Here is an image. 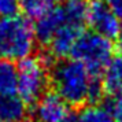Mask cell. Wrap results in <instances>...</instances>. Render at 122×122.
Masks as SVG:
<instances>
[{
	"label": "cell",
	"mask_w": 122,
	"mask_h": 122,
	"mask_svg": "<svg viewBox=\"0 0 122 122\" xmlns=\"http://www.w3.org/2000/svg\"><path fill=\"white\" fill-rule=\"evenodd\" d=\"M91 77L88 67L73 58L52 65L50 81L55 92L69 106L81 107L86 103Z\"/></svg>",
	"instance_id": "obj_1"
},
{
	"label": "cell",
	"mask_w": 122,
	"mask_h": 122,
	"mask_svg": "<svg viewBox=\"0 0 122 122\" xmlns=\"http://www.w3.org/2000/svg\"><path fill=\"white\" fill-rule=\"evenodd\" d=\"M33 22L26 15L0 17V59L19 62L34 50Z\"/></svg>",
	"instance_id": "obj_2"
},
{
	"label": "cell",
	"mask_w": 122,
	"mask_h": 122,
	"mask_svg": "<svg viewBox=\"0 0 122 122\" xmlns=\"http://www.w3.org/2000/svg\"><path fill=\"white\" fill-rule=\"evenodd\" d=\"M70 55L82 62L92 76H102L114 55V45L110 39L93 30L82 32L78 36Z\"/></svg>",
	"instance_id": "obj_3"
},
{
	"label": "cell",
	"mask_w": 122,
	"mask_h": 122,
	"mask_svg": "<svg viewBox=\"0 0 122 122\" xmlns=\"http://www.w3.org/2000/svg\"><path fill=\"white\" fill-rule=\"evenodd\" d=\"M17 70L18 96L28 107H34L50 84V77L47 73L48 67L40 61V58L28 56L19 61Z\"/></svg>",
	"instance_id": "obj_4"
},
{
	"label": "cell",
	"mask_w": 122,
	"mask_h": 122,
	"mask_svg": "<svg viewBox=\"0 0 122 122\" xmlns=\"http://www.w3.org/2000/svg\"><path fill=\"white\" fill-rule=\"evenodd\" d=\"M86 21L93 32L110 40H115L121 30V21L104 0H89Z\"/></svg>",
	"instance_id": "obj_5"
},
{
	"label": "cell",
	"mask_w": 122,
	"mask_h": 122,
	"mask_svg": "<svg viewBox=\"0 0 122 122\" xmlns=\"http://www.w3.org/2000/svg\"><path fill=\"white\" fill-rule=\"evenodd\" d=\"M37 122H62L70 115L69 104L55 91H45L34 106Z\"/></svg>",
	"instance_id": "obj_6"
},
{
	"label": "cell",
	"mask_w": 122,
	"mask_h": 122,
	"mask_svg": "<svg viewBox=\"0 0 122 122\" xmlns=\"http://www.w3.org/2000/svg\"><path fill=\"white\" fill-rule=\"evenodd\" d=\"M65 23L66 21H65V14H63L62 6L50 7L44 14H41L37 18L36 23L33 25L36 41H39L41 45H48L54 34Z\"/></svg>",
	"instance_id": "obj_7"
},
{
	"label": "cell",
	"mask_w": 122,
	"mask_h": 122,
	"mask_svg": "<svg viewBox=\"0 0 122 122\" xmlns=\"http://www.w3.org/2000/svg\"><path fill=\"white\" fill-rule=\"evenodd\" d=\"M84 32L82 28H77L73 25L65 23L50 41V54L54 58H66L70 55L73 47L77 41L78 36Z\"/></svg>",
	"instance_id": "obj_8"
},
{
	"label": "cell",
	"mask_w": 122,
	"mask_h": 122,
	"mask_svg": "<svg viewBox=\"0 0 122 122\" xmlns=\"http://www.w3.org/2000/svg\"><path fill=\"white\" fill-rule=\"evenodd\" d=\"M28 106L23 100L12 95H0V121L3 122H26Z\"/></svg>",
	"instance_id": "obj_9"
},
{
	"label": "cell",
	"mask_w": 122,
	"mask_h": 122,
	"mask_svg": "<svg viewBox=\"0 0 122 122\" xmlns=\"http://www.w3.org/2000/svg\"><path fill=\"white\" fill-rule=\"evenodd\" d=\"M102 81L104 92L110 96H115L122 92V55L111 58L108 65L103 70Z\"/></svg>",
	"instance_id": "obj_10"
},
{
	"label": "cell",
	"mask_w": 122,
	"mask_h": 122,
	"mask_svg": "<svg viewBox=\"0 0 122 122\" xmlns=\"http://www.w3.org/2000/svg\"><path fill=\"white\" fill-rule=\"evenodd\" d=\"M62 10L67 25L84 28L88 14V0H66Z\"/></svg>",
	"instance_id": "obj_11"
},
{
	"label": "cell",
	"mask_w": 122,
	"mask_h": 122,
	"mask_svg": "<svg viewBox=\"0 0 122 122\" xmlns=\"http://www.w3.org/2000/svg\"><path fill=\"white\" fill-rule=\"evenodd\" d=\"M18 70L14 62L0 59V95L17 93Z\"/></svg>",
	"instance_id": "obj_12"
},
{
	"label": "cell",
	"mask_w": 122,
	"mask_h": 122,
	"mask_svg": "<svg viewBox=\"0 0 122 122\" xmlns=\"http://www.w3.org/2000/svg\"><path fill=\"white\" fill-rule=\"evenodd\" d=\"M76 122H115L111 112L104 107L89 106L84 108L76 118Z\"/></svg>",
	"instance_id": "obj_13"
},
{
	"label": "cell",
	"mask_w": 122,
	"mask_h": 122,
	"mask_svg": "<svg viewBox=\"0 0 122 122\" xmlns=\"http://www.w3.org/2000/svg\"><path fill=\"white\" fill-rule=\"evenodd\" d=\"M52 6L48 0H19V8L29 18H39Z\"/></svg>",
	"instance_id": "obj_14"
},
{
	"label": "cell",
	"mask_w": 122,
	"mask_h": 122,
	"mask_svg": "<svg viewBox=\"0 0 122 122\" xmlns=\"http://www.w3.org/2000/svg\"><path fill=\"white\" fill-rule=\"evenodd\" d=\"M104 86L102 81V76H92L91 82L88 86V96H86V103L89 106H96L100 103L104 97Z\"/></svg>",
	"instance_id": "obj_15"
},
{
	"label": "cell",
	"mask_w": 122,
	"mask_h": 122,
	"mask_svg": "<svg viewBox=\"0 0 122 122\" xmlns=\"http://www.w3.org/2000/svg\"><path fill=\"white\" fill-rule=\"evenodd\" d=\"M103 107L111 112L115 122H122V92L112 96V99H108Z\"/></svg>",
	"instance_id": "obj_16"
},
{
	"label": "cell",
	"mask_w": 122,
	"mask_h": 122,
	"mask_svg": "<svg viewBox=\"0 0 122 122\" xmlns=\"http://www.w3.org/2000/svg\"><path fill=\"white\" fill-rule=\"evenodd\" d=\"M19 10V0H0V17L15 15Z\"/></svg>",
	"instance_id": "obj_17"
},
{
	"label": "cell",
	"mask_w": 122,
	"mask_h": 122,
	"mask_svg": "<svg viewBox=\"0 0 122 122\" xmlns=\"http://www.w3.org/2000/svg\"><path fill=\"white\" fill-rule=\"evenodd\" d=\"M104 1L111 8V11L119 18V21H122V0H104Z\"/></svg>",
	"instance_id": "obj_18"
},
{
	"label": "cell",
	"mask_w": 122,
	"mask_h": 122,
	"mask_svg": "<svg viewBox=\"0 0 122 122\" xmlns=\"http://www.w3.org/2000/svg\"><path fill=\"white\" fill-rule=\"evenodd\" d=\"M117 47H118V50L122 52V26H121V30H119L118 36H117Z\"/></svg>",
	"instance_id": "obj_19"
},
{
	"label": "cell",
	"mask_w": 122,
	"mask_h": 122,
	"mask_svg": "<svg viewBox=\"0 0 122 122\" xmlns=\"http://www.w3.org/2000/svg\"><path fill=\"white\" fill-rule=\"evenodd\" d=\"M76 118H77V117L74 115V114H71V112H70V115L67 117L66 119H63L62 122H76Z\"/></svg>",
	"instance_id": "obj_20"
},
{
	"label": "cell",
	"mask_w": 122,
	"mask_h": 122,
	"mask_svg": "<svg viewBox=\"0 0 122 122\" xmlns=\"http://www.w3.org/2000/svg\"><path fill=\"white\" fill-rule=\"evenodd\" d=\"M51 4H54V3H56V1H62V0H48Z\"/></svg>",
	"instance_id": "obj_21"
},
{
	"label": "cell",
	"mask_w": 122,
	"mask_h": 122,
	"mask_svg": "<svg viewBox=\"0 0 122 122\" xmlns=\"http://www.w3.org/2000/svg\"><path fill=\"white\" fill-rule=\"evenodd\" d=\"M0 122H3V121H0Z\"/></svg>",
	"instance_id": "obj_22"
}]
</instances>
